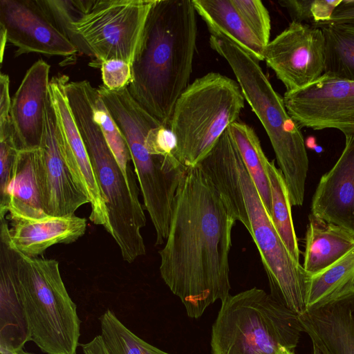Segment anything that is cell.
Wrapping results in <instances>:
<instances>
[{
	"mask_svg": "<svg viewBox=\"0 0 354 354\" xmlns=\"http://www.w3.org/2000/svg\"><path fill=\"white\" fill-rule=\"evenodd\" d=\"M320 354H354V291L299 315Z\"/></svg>",
	"mask_w": 354,
	"mask_h": 354,
	"instance_id": "ac0fdd59",
	"label": "cell"
},
{
	"mask_svg": "<svg viewBox=\"0 0 354 354\" xmlns=\"http://www.w3.org/2000/svg\"><path fill=\"white\" fill-rule=\"evenodd\" d=\"M334 166L320 178L312 198L311 214L354 234V136Z\"/></svg>",
	"mask_w": 354,
	"mask_h": 354,
	"instance_id": "2e32d148",
	"label": "cell"
},
{
	"mask_svg": "<svg viewBox=\"0 0 354 354\" xmlns=\"http://www.w3.org/2000/svg\"><path fill=\"white\" fill-rule=\"evenodd\" d=\"M211 35L224 37L255 60H264V46L248 27L231 0H192Z\"/></svg>",
	"mask_w": 354,
	"mask_h": 354,
	"instance_id": "ffe728a7",
	"label": "cell"
},
{
	"mask_svg": "<svg viewBox=\"0 0 354 354\" xmlns=\"http://www.w3.org/2000/svg\"><path fill=\"white\" fill-rule=\"evenodd\" d=\"M278 354H295L294 351H291L285 348L281 349Z\"/></svg>",
	"mask_w": 354,
	"mask_h": 354,
	"instance_id": "d590c367",
	"label": "cell"
},
{
	"mask_svg": "<svg viewBox=\"0 0 354 354\" xmlns=\"http://www.w3.org/2000/svg\"><path fill=\"white\" fill-rule=\"evenodd\" d=\"M236 11L264 48L270 42L271 21L259 0H231Z\"/></svg>",
	"mask_w": 354,
	"mask_h": 354,
	"instance_id": "f546056e",
	"label": "cell"
},
{
	"mask_svg": "<svg viewBox=\"0 0 354 354\" xmlns=\"http://www.w3.org/2000/svg\"><path fill=\"white\" fill-rule=\"evenodd\" d=\"M10 243L21 254L42 257L56 244H69L81 238L86 230V219L74 215L10 218Z\"/></svg>",
	"mask_w": 354,
	"mask_h": 354,
	"instance_id": "d6986e66",
	"label": "cell"
},
{
	"mask_svg": "<svg viewBox=\"0 0 354 354\" xmlns=\"http://www.w3.org/2000/svg\"><path fill=\"white\" fill-rule=\"evenodd\" d=\"M33 166L41 207L46 214L74 215L81 206L89 203L65 161L61 133L49 91L41 141L39 147L33 149Z\"/></svg>",
	"mask_w": 354,
	"mask_h": 354,
	"instance_id": "30bf717a",
	"label": "cell"
},
{
	"mask_svg": "<svg viewBox=\"0 0 354 354\" xmlns=\"http://www.w3.org/2000/svg\"><path fill=\"white\" fill-rule=\"evenodd\" d=\"M244 106L239 83L221 73L210 72L189 84L175 104L169 127L178 160L187 167L196 165Z\"/></svg>",
	"mask_w": 354,
	"mask_h": 354,
	"instance_id": "52a82bcc",
	"label": "cell"
},
{
	"mask_svg": "<svg viewBox=\"0 0 354 354\" xmlns=\"http://www.w3.org/2000/svg\"><path fill=\"white\" fill-rule=\"evenodd\" d=\"M48 64L40 59L26 71L12 98L10 117L21 150L39 147L50 84Z\"/></svg>",
	"mask_w": 354,
	"mask_h": 354,
	"instance_id": "e0dca14e",
	"label": "cell"
},
{
	"mask_svg": "<svg viewBox=\"0 0 354 354\" xmlns=\"http://www.w3.org/2000/svg\"><path fill=\"white\" fill-rule=\"evenodd\" d=\"M209 43L230 65L245 100L262 124L286 181L291 205L301 206L309 159L301 127L288 114L283 97L274 91L259 62L224 37L210 35Z\"/></svg>",
	"mask_w": 354,
	"mask_h": 354,
	"instance_id": "5b68a950",
	"label": "cell"
},
{
	"mask_svg": "<svg viewBox=\"0 0 354 354\" xmlns=\"http://www.w3.org/2000/svg\"><path fill=\"white\" fill-rule=\"evenodd\" d=\"M67 101L80 133L109 212V234L124 261L131 263L146 254L141 229L146 216L139 197L130 190L102 131L93 118L96 88L87 80L67 81Z\"/></svg>",
	"mask_w": 354,
	"mask_h": 354,
	"instance_id": "277c9868",
	"label": "cell"
},
{
	"mask_svg": "<svg viewBox=\"0 0 354 354\" xmlns=\"http://www.w3.org/2000/svg\"><path fill=\"white\" fill-rule=\"evenodd\" d=\"M102 338L109 354H171L146 342L108 309L100 317Z\"/></svg>",
	"mask_w": 354,
	"mask_h": 354,
	"instance_id": "4316f807",
	"label": "cell"
},
{
	"mask_svg": "<svg viewBox=\"0 0 354 354\" xmlns=\"http://www.w3.org/2000/svg\"><path fill=\"white\" fill-rule=\"evenodd\" d=\"M354 291V247L322 271L308 274L307 309L322 306Z\"/></svg>",
	"mask_w": 354,
	"mask_h": 354,
	"instance_id": "7402d4cb",
	"label": "cell"
},
{
	"mask_svg": "<svg viewBox=\"0 0 354 354\" xmlns=\"http://www.w3.org/2000/svg\"><path fill=\"white\" fill-rule=\"evenodd\" d=\"M12 99L10 95V79L7 74L0 75V119L10 115Z\"/></svg>",
	"mask_w": 354,
	"mask_h": 354,
	"instance_id": "d6a6232c",
	"label": "cell"
},
{
	"mask_svg": "<svg viewBox=\"0 0 354 354\" xmlns=\"http://www.w3.org/2000/svg\"><path fill=\"white\" fill-rule=\"evenodd\" d=\"M100 69L103 85L109 90H120L127 87L131 80V66L124 60L104 61Z\"/></svg>",
	"mask_w": 354,
	"mask_h": 354,
	"instance_id": "4dcf8cb0",
	"label": "cell"
},
{
	"mask_svg": "<svg viewBox=\"0 0 354 354\" xmlns=\"http://www.w3.org/2000/svg\"><path fill=\"white\" fill-rule=\"evenodd\" d=\"M283 101L300 127L335 129L354 136V81L324 74L305 87L286 91Z\"/></svg>",
	"mask_w": 354,
	"mask_h": 354,
	"instance_id": "7c38bea8",
	"label": "cell"
},
{
	"mask_svg": "<svg viewBox=\"0 0 354 354\" xmlns=\"http://www.w3.org/2000/svg\"><path fill=\"white\" fill-rule=\"evenodd\" d=\"M15 354H36V353L28 352V351H26L24 349H22V350L17 352Z\"/></svg>",
	"mask_w": 354,
	"mask_h": 354,
	"instance_id": "8d00e7d4",
	"label": "cell"
},
{
	"mask_svg": "<svg viewBox=\"0 0 354 354\" xmlns=\"http://www.w3.org/2000/svg\"><path fill=\"white\" fill-rule=\"evenodd\" d=\"M81 346L84 354H109L100 335Z\"/></svg>",
	"mask_w": 354,
	"mask_h": 354,
	"instance_id": "836d02e7",
	"label": "cell"
},
{
	"mask_svg": "<svg viewBox=\"0 0 354 354\" xmlns=\"http://www.w3.org/2000/svg\"><path fill=\"white\" fill-rule=\"evenodd\" d=\"M68 79L65 75L54 76L48 88L61 133L63 155L75 183L88 198L90 221L109 232L106 201L67 101L64 85Z\"/></svg>",
	"mask_w": 354,
	"mask_h": 354,
	"instance_id": "5bb4252c",
	"label": "cell"
},
{
	"mask_svg": "<svg viewBox=\"0 0 354 354\" xmlns=\"http://www.w3.org/2000/svg\"><path fill=\"white\" fill-rule=\"evenodd\" d=\"M93 118L100 126L106 142L120 167L128 186L133 194L139 197L140 188L137 178L132 169L131 153L126 140L110 114L96 88L93 100Z\"/></svg>",
	"mask_w": 354,
	"mask_h": 354,
	"instance_id": "484cf974",
	"label": "cell"
},
{
	"mask_svg": "<svg viewBox=\"0 0 354 354\" xmlns=\"http://www.w3.org/2000/svg\"><path fill=\"white\" fill-rule=\"evenodd\" d=\"M325 39L324 74L354 81V26L327 24L319 26Z\"/></svg>",
	"mask_w": 354,
	"mask_h": 354,
	"instance_id": "603a6c76",
	"label": "cell"
},
{
	"mask_svg": "<svg viewBox=\"0 0 354 354\" xmlns=\"http://www.w3.org/2000/svg\"><path fill=\"white\" fill-rule=\"evenodd\" d=\"M196 14L192 0H153L131 65L130 95L167 128L177 100L189 84Z\"/></svg>",
	"mask_w": 354,
	"mask_h": 354,
	"instance_id": "3957f363",
	"label": "cell"
},
{
	"mask_svg": "<svg viewBox=\"0 0 354 354\" xmlns=\"http://www.w3.org/2000/svg\"><path fill=\"white\" fill-rule=\"evenodd\" d=\"M8 41L6 31L0 28V57L1 63L3 62L6 44Z\"/></svg>",
	"mask_w": 354,
	"mask_h": 354,
	"instance_id": "e575fe53",
	"label": "cell"
},
{
	"mask_svg": "<svg viewBox=\"0 0 354 354\" xmlns=\"http://www.w3.org/2000/svg\"><path fill=\"white\" fill-rule=\"evenodd\" d=\"M342 24L354 26V0H342L328 21L313 26Z\"/></svg>",
	"mask_w": 354,
	"mask_h": 354,
	"instance_id": "1f68e13d",
	"label": "cell"
},
{
	"mask_svg": "<svg viewBox=\"0 0 354 354\" xmlns=\"http://www.w3.org/2000/svg\"><path fill=\"white\" fill-rule=\"evenodd\" d=\"M230 127L196 165L214 185L232 216L250 234L267 274L270 295L300 315L307 310L308 274L277 232Z\"/></svg>",
	"mask_w": 354,
	"mask_h": 354,
	"instance_id": "7a4b0ae2",
	"label": "cell"
},
{
	"mask_svg": "<svg viewBox=\"0 0 354 354\" xmlns=\"http://www.w3.org/2000/svg\"><path fill=\"white\" fill-rule=\"evenodd\" d=\"M235 223L203 171L197 165L187 167L159 254L160 276L191 318L230 295L229 254Z\"/></svg>",
	"mask_w": 354,
	"mask_h": 354,
	"instance_id": "6da1fadb",
	"label": "cell"
},
{
	"mask_svg": "<svg viewBox=\"0 0 354 354\" xmlns=\"http://www.w3.org/2000/svg\"><path fill=\"white\" fill-rule=\"evenodd\" d=\"M17 252L18 288L31 341L46 354H76L81 320L62 280L59 262Z\"/></svg>",
	"mask_w": 354,
	"mask_h": 354,
	"instance_id": "ba28073f",
	"label": "cell"
},
{
	"mask_svg": "<svg viewBox=\"0 0 354 354\" xmlns=\"http://www.w3.org/2000/svg\"><path fill=\"white\" fill-rule=\"evenodd\" d=\"M303 332L299 315L252 288L228 296L212 325V354H278L294 351Z\"/></svg>",
	"mask_w": 354,
	"mask_h": 354,
	"instance_id": "8992f818",
	"label": "cell"
},
{
	"mask_svg": "<svg viewBox=\"0 0 354 354\" xmlns=\"http://www.w3.org/2000/svg\"><path fill=\"white\" fill-rule=\"evenodd\" d=\"M0 221V351L1 354H15L31 341V336L18 288L17 252L10 245L6 219Z\"/></svg>",
	"mask_w": 354,
	"mask_h": 354,
	"instance_id": "9a60e30c",
	"label": "cell"
},
{
	"mask_svg": "<svg viewBox=\"0 0 354 354\" xmlns=\"http://www.w3.org/2000/svg\"><path fill=\"white\" fill-rule=\"evenodd\" d=\"M20 151L10 115L0 119V218L8 214V188Z\"/></svg>",
	"mask_w": 354,
	"mask_h": 354,
	"instance_id": "83f0119b",
	"label": "cell"
},
{
	"mask_svg": "<svg viewBox=\"0 0 354 354\" xmlns=\"http://www.w3.org/2000/svg\"><path fill=\"white\" fill-rule=\"evenodd\" d=\"M354 247V234L311 214L306 232L304 270L313 274L330 266Z\"/></svg>",
	"mask_w": 354,
	"mask_h": 354,
	"instance_id": "44dd1931",
	"label": "cell"
},
{
	"mask_svg": "<svg viewBox=\"0 0 354 354\" xmlns=\"http://www.w3.org/2000/svg\"><path fill=\"white\" fill-rule=\"evenodd\" d=\"M264 166L270 183L274 225L291 256L299 262L300 250L293 225L288 189L280 169L267 157Z\"/></svg>",
	"mask_w": 354,
	"mask_h": 354,
	"instance_id": "cb8c5ba5",
	"label": "cell"
},
{
	"mask_svg": "<svg viewBox=\"0 0 354 354\" xmlns=\"http://www.w3.org/2000/svg\"><path fill=\"white\" fill-rule=\"evenodd\" d=\"M342 0H280L292 21L311 26L328 21Z\"/></svg>",
	"mask_w": 354,
	"mask_h": 354,
	"instance_id": "f1b7e54d",
	"label": "cell"
},
{
	"mask_svg": "<svg viewBox=\"0 0 354 354\" xmlns=\"http://www.w3.org/2000/svg\"><path fill=\"white\" fill-rule=\"evenodd\" d=\"M153 0H75L71 24L79 53L95 59L133 64Z\"/></svg>",
	"mask_w": 354,
	"mask_h": 354,
	"instance_id": "9c48e42d",
	"label": "cell"
},
{
	"mask_svg": "<svg viewBox=\"0 0 354 354\" xmlns=\"http://www.w3.org/2000/svg\"><path fill=\"white\" fill-rule=\"evenodd\" d=\"M230 128L245 165L271 216L270 188L264 166V159L266 156L259 137L252 127L243 122L236 121Z\"/></svg>",
	"mask_w": 354,
	"mask_h": 354,
	"instance_id": "d4e9b609",
	"label": "cell"
},
{
	"mask_svg": "<svg viewBox=\"0 0 354 354\" xmlns=\"http://www.w3.org/2000/svg\"><path fill=\"white\" fill-rule=\"evenodd\" d=\"M263 57L287 92L305 87L324 74L325 39L322 30L291 21L264 48Z\"/></svg>",
	"mask_w": 354,
	"mask_h": 354,
	"instance_id": "8fae6325",
	"label": "cell"
},
{
	"mask_svg": "<svg viewBox=\"0 0 354 354\" xmlns=\"http://www.w3.org/2000/svg\"><path fill=\"white\" fill-rule=\"evenodd\" d=\"M0 27L8 41L17 47V57L37 53L72 59L79 53L40 0H0Z\"/></svg>",
	"mask_w": 354,
	"mask_h": 354,
	"instance_id": "4fadbf2b",
	"label": "cell"
},
{
	"mask_svg": "<svg viewBox=\"0 0 354 354\" xmlns=\"http://www.w3.org/2000/svg\"><path fill=\"white\" fill-rule=\"evenodd\" d=\"M313 354H320V353L317 349L313 348Z\"/></svg>",
	"mask_w": 354,
	"mask_h": 354,
	"instance_id": "74e56055",
	"label": "cell"
}]
</instances>
